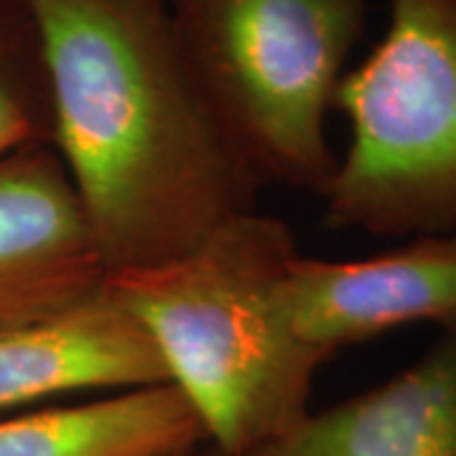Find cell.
<instances>
[{"mask_svg": "<svg viewBox=\"0 0 456 456\" xmlns=\"http://www.w3.org/2000/svg\"><path fill=\"white\" fill-rule=\"evenodd\" d=\"M170 383L147 330L102 287L38 325L0 332V413L64 393Z\"/></svg>", "mask_w": 456, "mask_h": 456, "instance_id": "cell-7", "label": "cell"}, {"mask_svg": "<svg viewBox=\"0 0 456 456\" xmlns=\"http://www.w3.org/2000/svg\"><path fill=\"white\" fill-rule=\"evenodd\" d=\"M107 269L59 152L0 160V332L31 327L102 292Z\"/></svg>", "mask_w": 456, "mask_h": 456, "instance_id": "cell-5", "label": "cell"}, {"mask_svg": "<svg viewBox=\"0 0 456 456\" xmlns=\"http://www.w3.org/2000/svg\"><path fill=\"white\" fill-rule=\"evenodd\" d=\"M251 456H456V322L403 373L317 411Z\"/></svg>", "mask_w": 456, "mask_h": 456, "instance_id": "cell-8", "label": "cell"}, {"mask_svg": "<svg viewBox=\"0 0 456 456\" xmlns=\"http://www.w3.org/2000/svg\"><path fill=\"white\" fill-rule=\"evenodd\" d=\"M297 335L327 353L411 325L456 322V233L416 236L368 259L297 256L279 284Z\"/></svg>", "mask_w": 456, "mask_h": 456, "instance_id": "cell-6", "label": "cell"}, {"mask_svg": "<svg viewBox=\"0 0 456 456\" xmlns=\"http://www.w3.org/2000/svg\"><path fill=\"white\" fill-rule=\"evenodd\" d=\"M185 74L259 185L322 196L327 140L365 0H165Z\"/></svg>", "mask_w": 456, "mask_h": 456, "instance_id": "cell-3", "label": "cell"}, {"mask_svg": "<svg viewBox=\"0 0 456 456\" xmlns=\"http://www.w3.org/2000/svg\"><path fill=\"white\" fill-rule=\"evenodd\" d=\"M53 147V99L31 0H0V160L23 147Z\"/></svg>", "mask_w": 456, "mask_h": 456, "instance_id": "cell-10", "label": "cell"}, {"mask_svg": "<svg viewBox=\"0 0 456 456\" xmlns=\"http://www.w3.org/2000/svg\"><path fill=\"white\" fill-rule=\"evenodd\" d=\"M203 444V424L173 383L0 419V456H163Z\"/></svg>", "mask_w": 456, "mask_h": 456, "instance_id": "cell-9", "label": "cell"}, {"mask_svg": "<svg viewBox=\"0 0 456 456\" xmlns=\"http://www.w3.org/2000/svg\"><path fill=\"white\" fill-rule=\"evenodd\" d=\"M297 256L287 221L248 211L180 259L104 281L221 454L251 456L292 434L310 416L314 375L335 358L302 340L281 307L279 284Z\"/></svg>", "mask_w": 456, "mask_h": 456, "instance_id": "cell-2", "label": "cell"}, {"mask_svg": "<svg viewBox=\"0 0 456 456\" xmlns=\"http://www.w3.org/2000/svg\"><path fill=\"white\" fill-rule=\"evenodd\" d=\"M200 449V446H198ZM198 449H188V452H175V454H163V456H196Z\"/></svg>", "mask_w": 456, "mask_h": 456, "instance_id": "cell-12", "label": "cell"}, {"mask_svg": "<svg viewBox=\"0 0 456 456\" xmlns=\"http://www.w3.org/2000/svg\"><path fill=\"white\" fill-rule=\"evenodd\" d=\"M196 456H226V454H221L218 449H213V446H208V444H203V446L196 452Z\"/></svg>", "mask_w": 456, "mask_h": 456, "instance_id": "cell-11", "label": "cell"}, {"mask_svg": "<svg viewBox=\"0 0 456 456\" xmlns=\"http://www.w3.org/2000/svg\"><path fill=\"white\" fill-rule=\"evenodd\" d=\"M350 142L325 224L383 239L456 233V0H391L388 28L345 71Z\"/></svg>", "mask_w": 456, "mask_h": 456, "instance_id": "cell-4", "label": "cell"}, {"mask_svg": "<svg viewBox=\"0 0 456 456\" xmlns=\"http://www.w3.org/2000/svg\"><path fill=\"white\" fill-rule=\"evenodd\" d=\"M53 150L110 274L180 259L261 185L180 61L165 0H31Z\"/></svg>", "mask_w": 456, "mask_h": 456, "instance_id": "cell-1", "label": "cell"}]
</instances>
